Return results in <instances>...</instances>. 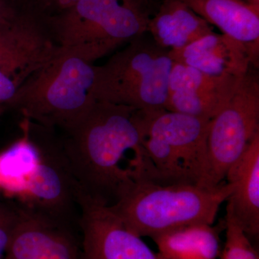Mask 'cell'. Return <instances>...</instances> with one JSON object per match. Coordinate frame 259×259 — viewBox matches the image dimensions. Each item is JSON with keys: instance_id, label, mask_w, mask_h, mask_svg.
Listing matches in <instances>:
<instances>
[{"instance_id": "obj_9", "label": "cell", "mask_w": 259, "mask_h": 259, "mask_svg": "<svg viewBox=\"0 0 259 259\" xmlns=\"http://www.w3.org/2000/svg\"><path fill=\"white\" fill-rule=\"evenodd\" d=\"M38 146L40 158L19 199L24 208L69 223L74 207L79 209L74 181L60 146Z\"/></svg>"}, {"instance_id": "obj_2", "label": "cell", "mask_w": 259, "mask_h": 259, "mask_svg": "<svg viewBox=\"0 0 259 259\" xmlns=\"http://www.w3.org/2000/svg\"><path fill=\"white\" fill-rule=\"evenodd\" d=\"M95 66L76 51L59 47L24 81L10 105L45 128H69L97 101Z\"/></svg>"}, {"instance_id": "obj_15", "label": "cell", "mask_w": 259, "mask_h": 259, "mask_svg": "<svg viewBox=\"0 0 259 259\" xmlns=\"http://www.w3.org/2000/svg\"><path fill=\"white\" fill-rule=\"evenodd\" d=\"M212 32L209 24L181 0H163L148 26L153 41L168 51L187 47Z\"/></svg>"}, {"instance_id": "obj_13", "label": "cell", "mask_w": 259, "mask_h": 259, "mask_svg": "<svg viewBox=\"0 0 259 259\" xmlns=\"http://www.w3.org/2000/svg\"><path fill=\"white\" fill-rule=\"evenodd\" d=\"M227 182L233 190L227 199L226 214L234 220L250 241L259 237V134L229 168Z\"/></svg>"}, {"instance_id": "obj_23", "label": "cell", "mask_w": 259, "mask_h": 259, "mask_svg": "<svg viewBox=\"0 0 259 259\" xmlns=\"http://www.w3.org/2000/svg\"><path fill=\"white\" fill-rule=\"evenodd\" d=\"M18 13L10 0H0V30L8 25Z\"/></svg>"}, {"instance_id": "obj_25", "label": "cell", "mask_w": 259, "mask_h": 259, "mask_svg": "<svg viewBox=\"0 0 259 259\" xmlns=\"http://www.w3.org/2000/svg\"><path fill=\"white\" fill-rule=\"evenodd\" d=\"M0 106H1V104H0Z\"/></svg>"}, {"instance_id": "obj_7", "label": "cell", "mask_w": 259, "mask_h": 259, "mask_svg": "<svg viewBox=\"0 0 259 259\" xmlns=\"http://www.w3.org/2000/svg\"><path fill=\"white\" fill-rule=\"evenodd\" d=\"M136 123L145 136L164 143L182 184L198 185L203 175L210 120L168 111L136 110Z\"/></svg>"}, {"instance_id": "obj_1", "label": "cell", "mask_w": 259, "mask_h": 259, "mask_svg": "<svg viewBox=\"0 0 259 259\" xmlns=\"http://www.w3.org/2000/svg\"><path fill=\"white\" fill-rule=\"evenodd\" d=\"M133 107L97 100L81 120L65 130L61 151L76 192L111 207L141 180L157 181L143 146ZM150 160V159H149Z\"/></svg>"}, {"instance_id": "obj_10", "label": "cell", "mask_w": 259, "mask_h": 259, "mask_svg": "<svg viewBox=\"0 0 259 259\" xmlns=\"http://www.w3.org/2000/svg\"><path fill=\"white\" fill-rule=\"evenodd\" d=\"M79 243L69 223L20 209L3 259H79Z\"/></svg>"}, {"instance_id": "obj_11", "label": "cell", "mask_w": 259, "mask_h": 259, "mask_svg": "<svg viewBox=\"0 0 259 259\" xmlns=\"http://www.w3.org/2000/svg\"><path fill=\"white\" fill-rule=\"evenodd\" d=\"M58 48L47 23L19 13L0 30V69L21 86Z\"/></svg>"}, {"instance_id": "obj_22", "label": "cell", "mask_w": 259, "mask_h": 259, "mask_svg": "<svg viewBox=\"0 0 259 259\" xmlns=\"http://www.w3.org/2000/svg\"><path fill=\"white\" fill-rule=\"evenodd\" d=\"M20 88L15 79L0 69V104H11Z\"/></svg>"}, {"instance_id": "obj_14", "label": "cell", "mask_w": 259, "mask_h": 259, "mask_svg": "<svg viewBox=\"0 0 259 259\" xmlns=\"http://www.w3.org/2000/svg\"><path fill=\"white\" fill-rule=\"evenodd\" d=\"M223 34L243 44L251 67H258L259 8L241 0H181Z\"/></svg>"}, {"instance_id": "obj_16", "label": "cell", "mask_w": 259, "mask_h": 259, "mask_svg": "<svg viewBox=\"0 0 259 259\" xmlns=\"http://www.w3.org/2000/svg\"><path fill=\"white\" fill-rule=\"evenodd\" d=\"M213 225H189L151 239L157 245L158 253L166 259H218L221 255L220 234L225 231L226 223L223 219Z\"/></svg>"}, {"instance_id": "obj_8", "label": "cell", "mask_w": 259, "mask_h": 259, "mask_svg": "<svg viewBox=\"0 0 259 259\" xmlns=\"http://www.w3.org/2000/svg\"><path fill=\"white\" fill-rule=\"evenodd\" d=\"M79 259H166L130 231L110 207L76 193Z\"/></svg>"}, {"instance_id": "obj_6", "label": "cell", "mask_w": 259, "mask_h": 259, "mask_svg": "<svg viewBox=\"0 0 259 259\" xmlns=\"http://www.w3.org/2000/svg\"><path fill=\"white\" fill-rule=\"evenodd\" d=\"M259 134L258 75L250 69L225 106L210 120L205 166L198 186L212 189Z\"/></svg>"}, {"instance_id": "obj_19", "label": "cell", "mask_w": 259, "mask_h": 259, "mask_svg": "<svg viewBox=\"0 0 259 259\" xmlns=\"http://www.w3.org/2000/svg\"><path fill=\"white\" fill-rule=\"evenodd\" d=\"M241 78L231 76H211L204 74L195 68L174 61L168 80V93H215L226 91L236 88Z\"/></svg>"}, {"instance_id": "obj_3", "label": "cell", "mask_w": 259, "mask_h": 259, "mask_svg": "<svg viewBox=\"0 0 259 259\" xmlns=\"http://www.w3.org/2000/svg\"><path fill=\"white\" fill-rule=\"evenodd\" d=\"M233 190L225 181L212 189L196 185L135 182L110 209L138 236L150 238L189 225H213Z\"/></svg>"}, {"instance_id": "obj_17", "label": "cell", "mask_w": 259, "mask_h": 259, "mask_svg": "<svg viewBox=\"0 0 259 259\" xmlns=\"http://www.w3.org/2000/svg\"><path fill=\"white\" fill-rule=\"evenodd\" d=\"M0 153V192L20 199L40 158L38 144L27 134Z\"/></svg>"}, {"instance_id": "obj_18", "label": "cell", "mask_w": 259, "mask_h": 259, "mask_svg": "<svg viewBox=\"0 0 259 259\" xmlns=\"http://www.w3.org/2000/svg\"><path fill=\"white\" fill-rule=\"evenodd\" d=\"M237 87L215 93L168 92L165 109L211 120L231 99Z\"/></svg>"}, {"instance_id": "obj_5", "label": "cell", "mask_w": 259, "mask_h": 259, "mask_svg": "<svg viewBox=\"0 0 259 259\" xmlns=\"http://www.w3.org/2000/svg\"><path fill=\"white\" fill-rule=\"evenodd\" d=\"M173 62L169 51L140 37L95 66V99L136 110H163Z\"/></svg>"}, {"instance_id": "obj_21", "label": "cell", "mask_w": 259, "mask_h": 259, "mask_svg": "<svg viewBox=\"0 0 259 259\" xmlns=\"http://www.w3.org/2000/svg\"><path fill=\"white\" fill-rule=\"evenodd\" d=\"M20 209L10 210L0 206V259H3L10 237L18 223Z\"/></svg>"}, {"instance_id": "obj_24", "label": "cell", "mask_w": 259, "mask_h": 259, "mask_svg": "<svg viewBox=\"0 0 259 259\" xmlns=\"http://www.w3.org/2000/svg\"><path fill=\"white\" fill-rule=\"evenodd\" d=\"M47 6L56 8L59 13L69 9L73 5L76 4L79 0H44Z\"/></svg>"}, {"instance_id": "obj_4", "label": "cell", "mask_w": 259, "mask_h": 259, "mask_svg": "<svg viewBox=\"0 0 259 259\" xmlns=\"http://www.w3.org/2000/svg\"><path fill=\"white\" fill-rule=\"evenodd\" d=\"M152 15L151 0H79L48 25L59 47L94 63L144 36Z\"/></svg>"}, {"instance_id": "obj_12", "label": "cell", "mask_w": 259, "mask_h": 259, "mask_svg": "<svg viewBox=\"0 0 259 259\" xmlns=\"http://www.w3.org/2000/svg\"><path fill=\"white\" fill-rule=\"evenodd\" d=\"M175 62L214 76L243 77L251 67L249 53L241 42L212 32L187 47L169 51Z\"/></svg>"}, {"instance_id": "obj_20", "label": "cell", "mask_w": 259, "mask_h": 259, "mask_svg": "<svg viewBox=\"0 0 259 259\" xmlns=\"http://www.w3.org/2000/svg\"><path fill=\"white\" fill-rule=\"evenodd\" d=\"M226 223V243L221 254L222 259H259L258 253L249 238L229 216Z\"/></svg>"}]
</instances>
